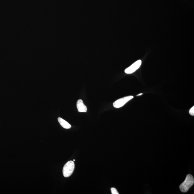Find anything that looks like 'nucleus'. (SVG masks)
Here are the masks:
<instances>
[{
  "instance_id": "f257e3e1",
  "label": "nucleus",
  "mask_w": 194,
  "mask_h": 194,
  "mask_svg": "<svg viewBox=\"0 0 194 194\" xmlns=\"http://www.w3.org/2000/svg\"><path fill=\"white\" fill-rule=\"evenodd\" d=\"M194 183V179L193 176L190 175H188L184 182L180 186V190L184 193L187 192L193 185Z\"/></svg>"
},
{
  "instance_id": "f03ea898",
  "label": "nucleus",
  "mask_w": 194,
  "mask_h": 194,
  "mask_svg": "<svg viewBox=\"0 0 194 194\" xmlns=\"http://www.w3.org/2000/svg\"><path fill=\"white\" fill-rule=\"evenodd\" d=\"M75 165L72 161H69L65 165L63 169V176L66 178L71 176L74 170Z\"/></svg>"
},
{
  "instance_id": "7ed1b4c3",
  "label": "nucleus",
  "mask_w": 194,
  "mask_h": 194,
  "mask_svg": "<svg viewBox=\"0 0 194 194\" xmlns=\"http://www.w3.org/2000/svg\"><path fill=\"white\" fill-rule=\"evenodd\" d=\"M134 97L132 96H129L124 97L122 98L118 99L114 102L113 105L114 108H120L122 107L124 105L129 102L131 99L134 98Z\"/></svg>"
},
{
  "instance_id": "20e7f679",
  "label": "nucleus",
  "mask_w": 194,
  "mask_h": 194,
  "mask_svg": "<svg viewBox=\"0 0 194 194\" xmlns=\"http://www.w3.org/2000/svg\"><path fill=\"white\" fill-rule=\"evenodd\" d=\"M142 61L139 60L136 61L134 63L125 70V73L127 74H131L138 70L141 65Z\"/></svg>"
},
{
  "instance_id": "39448f33",
  "label": "nucleus",
  "mask_w": 194,
  "mask_h": 194,
  "mask_svg": "<svg viewBox=\"0 0 194 194\" xmlns=\"http://www.w3.org/2000/svg\"><path fill=\"white\" fill-rule=\"evenodd\" d=\"M77 108L79 112H86L87 108L83 101L79 99L77 102Z\"/></svg>"
},
{
  "instance_id": "423d86ee",
  "label": "nucleus",
  "mask_w": 194,
  "mask_h": 194,
  "mask_svg": "<svg viewBox=\"0 0 194 194\" xmlns=\"http://www.w3.org/2000/svg\"><path fill=\"white\" fill-rule=\"evenodd\" d=\"M58 121L60 123V125L62 127L66 129H70V128H71V125L68 122H67L65 120H63V119L59 117L58 118Z\"/></svg>"
},
{
  "instance_id": "0eeeda50",
  "label": "nucleus",
  "mask_w": 194,
  "mask_h": 194,
  "mask_svg": "<svg viewBox=\"0 0 194 194\" xmlns=\"http://www.w3.org/2000/svg\"><path fill=\"white\" fill-rule=\"evenodd\" d=\"M111 194H119L118 192L117 189L115 188H111Z\"/></svg>"
},
{
  "instance_id": "6e6552de",
  "label": "nucleus",
  "mask_w": 194,
  "mask_h": 194,
  "mask_svg": "<svg viewBox=\"0 0 194 194\" xmlns=\"http://www.w3.org/2000/svg\"><path fill=\"white\" fill-rule=\"evenodd\" d=\"M189 114L192 116L194 115V106H193L191 109L189 110Z\"/></svg>"
},
{
  "instance_id": "1a4fd4ad",
  "label": "nucleus",
  "mask_w": 194,
  "mask_h": 194,
  "mask_svg": "<svg viewBox=\"0 0 194 194\" xmlns=\"http://www.w3.org/2000/svg\"><path fill=\"white\" fill-rule=\"evenodd\" d=\"M143 94V93H141V94H138V95H137V96H139L140 95H141Z\"/></svg>"
},
{
  "instance_id": "9d476101",
  "label": "nucleus",
  "mask_w": 194,
  "mask_h": 194,
  "mask_svg": "<svg viewBox=\"0 0 194 194\" xmlns=\"http://www.w3.org/2000/svg\"><path fill=\"white\" fill-rule=\"evenodd\" d=\"M75 161V160H73V161Z\"/></svg>"
}]
</instances>
